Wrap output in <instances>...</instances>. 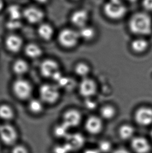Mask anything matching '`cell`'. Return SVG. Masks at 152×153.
<instances>
[{
    "label": "cell",
    "instance_id": "obj_1",
    "mask_svg": "<svg viewBox=\"0 0 152 153\" xmlns=\"http://www.w3.org/2000/svg\"><path fill=\"white\" fill-rule=\"evenodd\" d=\"M129 28L131 31L134 34L148 35L152 32V20L150 17L145 13H138L130 19Z\"/></svg>",
    "mask_w": 152,
    "mask_h": 153
},
{
    "label": "cell",
    "instance_id": "obj_2",
    "mask_svg": "<svg viewBox=\"0 0 152 153\" xmlns=\"http://www.w3.org/2000/svg\"><path fill=\"white\" fill-rule=\"evenodd\" d=\"M60 91L58 85L44 84L39 89L40 99L44 103L52 105L56 103L60 98Z\"/></svg>",
    "mask_w": 152,
    "mask_h": 153
},
{
    "label": "cell",
    "instance_id": "obj_3",
    "mask_svg": "<svg viewBox=\"0 0 152 153\" xmlns=\"http://www.w3.org/2000/svg\"><path fill=\"white\" fill-rule=\"evenodd\" d=\"M12 91L15 96L19 100H26L31 97L32 87L29 81L19 77L13 83Z\"/></svg>",
    "mask_w": 152,
    "mask_h": 153
},
{
    "label": "cell",
    "instance_id": "obj_4",
    "mask_svg": "<svg viewBox=\"0 0 152 153\" xmlns=\"http://www.w3.org/2000/svg\"><path fill=\"white\" fill-rule=\"evenodd\" d=\"M19 138V133L16 128L8 122L0 126V141L7 146H14Z\"/></svg>",
    "mask_w": 152,
    "mask_h": 153
},
{
    "label": "cell",
    "instance_id": "obj_5",
    "mask_svg": "<svg viewBox=\"0 0 152 153\" xmlns=\"http://www.w3.org/2000/svg\"><path fill=\"white\" fill-rule=\"evenodd\" d=\"M79 39L78 32L68 28L63 29L58 35L59 44L65 48L74 47L78 44Z\"/></svg>",
    "mask_w": 152,
    "mask_h": 153
},
{
    "label": "cell",
    "instance_id": "obj_6",
    "mask_svg": "<svg viewBox=\"0 0 152 153\" xmlns=\"http://www.w3.org/2000/svg\"><path fill=\"white\" fill-rule=\"evenodd\" d=\"M23 17L31 24H40L45 17V13L41 8L29 6L23 10Z\"/></svg>",
    "mask_w": 152,
    "mask_h": 153
},
{
    "label": "cell",
    "instance_id": "obj_7",
    "mask_svg": "<svg viewBox=\"0 0 152 153\" xmlns=\"http://www.w3.org/2000/svg\"><path fill=\"white\" fill-rule=\"evenodd\" d=\"M104 11L105 15L109 19L118 20L124 17L127 10L122 3L110 1L105 4Z\"/></svg>",
    "mask_w": 152,
    "mask_h": 153
},
{
    "label": "cell",
    "instance_id": "obj_8",
    "mask_svg": "<svg viewBox=\"0 0 152 153\" xmlns=\"http://www.w3.org/2000/svg\"><path fill=\"white\" fill-rule=\"evenodd\" d=\"M39 70L42 76L53 79L60 73V66L58 62L52 59L43 60L40 65Z\"/></svg>",
    "mask_w": 152,
    "mask_h": 153
},
{
    "label": "cell",
    "instance_id": "obj_9",
    "mask_svg": "<svg viewBox=\"0 0 152 153\" xmlns=\"http://www.w3.org/2000/svg\"><path fill=\"white\" fill-rule=\"evenodd\" d=\"M135 120L139 125L145 126L152 123V109L147 107L141 108L136 111Z\"/></svg>",
    "mask_w": 152,
    "mask_h": 153
},
{
    "label": "cell",
    "instance_id": "obj_10",
    "mask_svg": "<svg viewBox=\"0 0 152 153\" xmlns=\"http://www.w3.org/2000/svg\"><path fill=\"white\" fill-rule=\"evenodd\" d=\"M79 93L84 97L89 98L94 95L97 86L94 81L88 78H84L79 84Z\"/></svg>",
    "mask_w": 152,
    "mask_h": 153
},
{
    "label": "cell",
    "instance_id": "obj_11",
    "mask_svg": "<svg viewBox=\"0 0 152 153\" xmlns=\"http://www.w3.org/2000/svg\"><path fill=\"white\" fill-rule=\"evenodd\" d=\"M81 121V115L80 112L76 110L71 109L64 114L62 123L69 128L79 126Z\"/></svg>",
    "mask_w": 152,
    "mask_h": 153
},
{
    "label": "cell",
    "instance_id": "obj_12",
    "mask_svg": "<svg viewBox=\"0 0 152 153\" xmlns=\"http://www.w3.org/2000/svg\"><path fill=\"white\" fill-rule=\"evenodd\" d=\"M131 146L136 153H148L151 149L148 140L142 137H133L131 142Z\"/></svg>",
    "mask_w": 152,
    "mask_h": 153
},
{
    "label": "cell",
    "instance_id": "obj_13",
    "mask_svg": "<svg viewBox=\"0 0 152 153\" xmlns=\"http://www.w3.org/2000/svg\"><path fill=\"white\" fill-rule=\"evenodd\" d=\"M5 46L8 51L15 53L21 51L23 48V40L19 36L12 34L5 38Z\"/></svg>",
    "mask_w": 152,
    "mask_h": 153
},
{
    "label": "cell",
    "instance_id": "obj_14",
    "mask_svg": "<svg viewBox=\"0 0 152 153\" xmlns=\"http://www.w3.org/2000/svg\"><path fill=\"white\" fill-rule=\"evenodd\" d=\"M103 122L100 118L92 116L86 120L85 123V128L90 134L97 135L103 130Z\"/></svg>",
    "mask_w": 152,
    "mask_h": 153
},
{
    "label": "cell",
    "instance_id": "obj_15",
    "mask_svg": "<svg viewBox=\"0 0 152 153\" xmlns=\"http://www.w3.org/2000/svg\"><path fill=\"white\" fill-rule=\"evenodd\" d=\"M88 19V14L84 10H76L70 17V21L72 24L80 28L86 26Z\"/></svg>",
    "mask_w": 152,
    "mask_h": 153
},
{
    "label": "cell",
    "instance_id": "obj_16",
    "mask_svg": "<svg viewBox=\"0 0 152 153\" xmlns=\"http://www.w3.org/2000/svg\"><path fill=\"white\" fill-rule=\"evenodd\" d=\"M37 32L39 37L46 42L51 40L54 34L53 27L49 24L45 23H42L39 25Z\"/></svg>",
    "mask_w": 152,
    "mask_h": 153
},
{
    "label": "cell",
    "instance_id": "obj_17",
    "mask_svg": "<svg viewBox=\"0 0 152 153\" xmlns=\"http://www.w3.org/2000/svg\"><path fill=\"white\" fill-rule=\"evenodd\" d=\"M67 142L66 144L69 147L70 151L80 149L84 145L85 140L82 134L76 133L74 134L68 135L66 137Z\"/></svg>",
    "mask_w": 152,
    "mask_h": 153
},
{
    "label": "cell",
    "instance_id": "obj_18",
    "mask_svg": "<svg viewBox=\"0 0 152 153\" xmlns=\"http://www.w3.org/2000/svg\"><path fill=\"white\" fill-rule=\"evenodd\" d=\"M26 56L31 59H37L43 53V50L40 46L34 43L28 44L24 49Z\"/></svg>",
    "mask_w": 152,
    "mask_h": 153
},
{
    "label": "cell",
    "instance_id": "obj_19",
    "mask_svg": "<svg viewBox=\"0 0 152 153\" xmlns=\"http://www.w3.org/2000/svg\"><path fill=\"white\" fill-rule=\"evenodd\" d=\"M12 70L17 76L21 77L26 74L29 70V65L25 60L19 59L13 64Z\"/></svg>",
    "mask_w": 152,
    "mask_h": 153
},
{
    "label": "cell",
    "instance_id": "obj_20",
    "mask_svg": "<svg viewBox=\"0 0 152 153\" xmlns=\"http://www.w3.org/2000/svg\"><path fill=\"white\" fill-rule=\"evenodd\" d=\"M15 116L14 110L10 105L3 103L0 105V119L5 122H10Z\"/></svg>",
    "mask_w": 152,
    "mask_h": 153
},
{
    "label": "cell",
    "instance_id": "obj_21",
    "mask_svg": "<svg viewBox=\"0 0 152 153\" xmlns=\"http://www.w3.org/2000/svg\"><path fill=\"white\" fill-rule=\"evenodd\" d=\"M44 102L40 98H33L29 100L28 102V109L31 114H40L44 110Z\"/></svg>",
    "mask_w": 152,
    "mask_h": 153
},
{
    "label": "cell",
    "instance_id": "obj_22",
    "mask_svg": "<svg viewBox=\"0 0 152 153\" xmlns=\"http://www.w3.org/2000/svg\"><path fill=\"white\" fill-rule=\"evenodd\" d=\"M134 133V128L129 124H123L121 126L118 130L120 138L122 140H128L133 138Z\"/></svg>",
    "mask_w": 152,
    "mask_h": 153
},
{
    "label": "cell",
    "instance_id": "obj_23",
    "mask_svg": "<svg viewBox=\"0 0 152 153\" xmlns=\"http://www.w3.org/2000/svg\"><path fill=\"white\" fill-rule=\"evenodd\" d=\"M7 14L10 20L19 21L23 17V10L16 4L12 5L7 8Z\"/></svg>",
    "mask_w": 152,
    "mask_h": 153
},
{
    "label": "cell",
    "instance_id": "obj_24",
    "mask_svg": "<svg viewBox=\"0 0 152 153\" xmlns=\"http://www.w3.org/2000/svg\"><path fill=\"white\" fill-rule=\"evenodd\" d=\"M131 48L134 51L141 53L148 48V42L143 39H137L134 40L131 44Z\"/></svg>",
    "mask_w": 152,
    "mask_h": 153
},
{
    "label": "cell",
    "instance_id": "obj_25",
    "mask_svg": "<svg viewBox=\"0 0 152 153\" xmlns=\"http://www.w3.org/2000/svg\"><path fill=\"white\" fill-rule=\"evenodd\" d=\"M80 38L83 39L90 40L94 37L95 30L92 28L86 26L80 28V30L78 32Z\"/></svg>",
    "mask_w": 152,
    "mask_h": 153
},
{
    "label": "cell",
    "instance_id": "obj_26",
    "mask_svg": "<svg viewBox=\"0 0 152 153\" xmlns=\"http://www.w3.org/2000/svg\"><path fill=\"white\" fill-rule=\"evenodd\" d=\"M68 128L67 126L62 123V124H58L55 126L54 128V135L58 138L66 137L67 134V130Z\"/></svg>",
    "mask_w": 152,
    "mask_h": 153
},
{
    "label": "cell",
    "instance_id": "obj_27",
    "mask_svg": "<svg viewBox=\"0 0 152 153\" xmlns=\"http://www.w3.org/2000/svg\"><path fill=\"white\" fill-rule=\"evenodd\" d=\"M116 114V110L111 105H106L102 108L101 114L104 119L110 120L113 118Z\"/></svg>",
    "mask_w": 152,
    "mask_h": 153
},
{
    "label": "cell",
    "instance_id": "obj_28",
    "mask_svg": "<svg viewBox=\"0 0 152 153\" xmlns=\"http://www.w3.org/2000/svg\"><path fill=\"white\" fill-rule=\"evenodd\" d=\"M75 71L78 76L86 77L90 72V68L85 63H80L76 65Z\"/></svg>",
    "mask_w": 152,
    "mask_h": 153
},
{
    "label": "cell",
    "instance_id": "obj_29",
    "mask_svg": "<svg viewBox=\"0 0 152 153\" xmlns=\"http://www.w3.org/2000/svg\"><path fill=\"white\" fill-rule=\"evenodd\" d=\"M99 150L100 152L102 153H108L111 150V144L109 141L107 140H103L101 141L99 144L98 146Z\"/></svg>",
    "mask_w": 152,
    "mask_h": 153
},
{
    "label": "cell",
    "instance_id": "obj_30",
    "mask_svg": "<svg viewBox=\"0 0 152 153\" xmlns=\"http://www.w3.org/2000/svg\"><path fill=\"white\" fill-rule=\"evenodd\" d=\"M11 153H30V152L25 145L16 144L13 146Z\"/></svg>",
    "mask_w": 152,
    "mask_h": 153
},
{
    "label": "cell",
    "instance_id": "obj_31",
    "mask_svg": "<svg viewBox=\"0 0 152 153\" xmlns=\"http://www.w3.org/2000/svg\"><path fill=\"white\" fill-rule=\"evenodd\" d=\"M21 23L20 21H13L10 20L7 23V27L10 30H16L19 29L21 27Z\"/></svg>",
    "mask_w": 152,
    "mask_h": 153
},
{
    "label": "cell",
    "instance_id": "obj_32",
    "mask_svg": "<svg viewBox=\"0 0 152 153\" xmlns=\"http://www.w3.org/2000/svg\"><path fill=\"white\" fill-rule=\"evenodd\" d=\"M54 151L55 153H67L68 152L70 151V149L68 145L65 144L63 146L60 145L56 146Z\"/></svg>",
    "mask_w": 152,
    "mask_h": 153
},
{
    "label": "cell",
    "instance_id": "obj_33",
    "mask_svg": "<svg viewBox=\"0 0 152 153\" xmlns=\"http://www.w3.org/2000/svg\"><path fill=\"white\" fill-rule=\"evenodd\" d=\"M143 6L148 10H152V0H143Z\"/></svg>",
    "mask_w": 152,
    "mask_h": 153
},
{
    "label": "cell",
    "instance_id": "obj_34",
    "mask_svg": "<svg viewBox=\"0 0 152 153\" xmlns=\"http://www.w3.org/2000/svg\"><path fill=\"white\" fill-rule=\"evenodd\" d=\"M112 153H131L128 150L124 148H119L114 150Z\"/></svg>",
    "mask_w": 152,
    "mask_h": 153
},
{
    "label": "cell",
    "instance_id": "obj_35",
    "mask_svg": "<svg viewBox=\"0 0 152 153\" xmlns=\"http://www.w3.org/2000/svg\"><path fill=\"white\" fill-rule=\"evenodd\" d=\"M100 151L97 149H86L83 153H100Z\"/></svg>",
    "mask_w": 152,
    "mask_h": 153
},
{
    "label": "cell",
    "instance_id": "obj_36",
    "mask_svg": "<svg viewBox=\"0 0 152 153\" xmlns=\"http://www.w3.org/2000/svg\"><path fill=\"white\" fill-rule=\"evenodd\" d=\"M33 1L39 4H46L49 1V0H33Z\"/></svg>",
    "mask_w": 152,
    "mask_h": 153
},
{
    "label": "cell",
    "instance_id": "obj_37",
    "mask_svg": "<svg viewBox=\"0 0 152 153\" xmlns=\"http://www.w3.org/2000/svg\"><path fill=\"white\" fill-rule=\"evenodd\" d=\"M5 6V3L4 0H0V12L3 10Z\"/></svg>",
    "mask_w": 152,
    "mask_h": 153
},
{
    "label": "cell",
    "instance_id": "obj_38",
    "mask_svg": "<svg viewBox=\"0 0 152 153\" xmlns=\"http://www.w3.org/2000/svg\"><path fill=\"white\" fill-rule=\"evenodd\" d=\"M123 0H111L110 1L111 2H116V3H121L122 2Z\"/></svg>",
    "mask_w": 152,
    "mask_h": 153
},
{
    "label": "cell",
    "instance_id": "obj_39",
    "mask_svg": "<svg viewBox=\"0 0 152 153\" xmlns=\"http://www.w3.org/2000/svg\"><path fill=\"white\" fill-rule=\"evenodd\" d=\"M127 1L130 2H136V1H137V0H127Z\"/></svg>",
    "mask_w": 152,
    "mask_h": 153
},
{
    "label": "cell",
    "instance_id": "obj_40",
    "mask_svg": "<svg viewBox=\"0 0 152 153\" xmlns=\"http://www.w3.org/2000/svg\"><path fill=\"white\" fill-rule=\"evenodd\" d=\"M151 138H152V130H151Z\"/></svg>",
    "mask_w": 152,
    "mask_h": 153
},
{
    "label": "cell",
    "instance_id": "obj_41",
    "mask_svg": "<svg viewBox=\"0 0 152 153\" xmlns=\"http://www.w3.org/2000/svg\"><path fill=\"white\" fill-rule=\"evenodd\" d=\"M1 145H0V152H1Z\"/></svg>",
    "mask_w": 152,
    "mask_h": 153
},
{
    "label": "cell",
    "instance_id": "obj_42",
    "mask_svg": "<svg viewBox=\"0 0 152 153\" xmlns=\"http://www.w3.org/2000/svg\"><path fill=\"white\" fill-rule=\"evenodd\" d=\"M0 126H1V124H0Z\"/></svg>",
    "mask_w": 152,
    "mask_h": 153
}]
</instances>
